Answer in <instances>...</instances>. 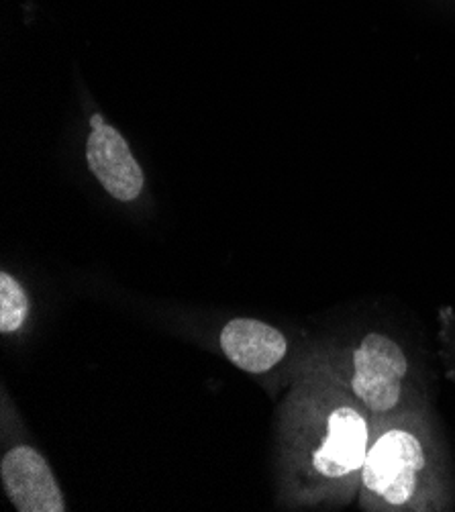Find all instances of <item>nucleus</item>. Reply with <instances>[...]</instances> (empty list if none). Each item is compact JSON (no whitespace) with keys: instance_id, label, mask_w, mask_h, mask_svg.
<instances>
[{"instance_id":"1","label":"nucleus","mask_w":455,"mask_h":512,"mask_svg":"<svg viewBox=\"0 0 455 512\" xmlns=\"http://www.w3.org/2000/svg\"><path fill=\"white\" fill-rule=\"evenodd\" d=\"M423 468L425 453L419 439L407 431L394 429L382 435L368 453L364 484L384 502L400 506L413 498Z\"/></svg>"},{"instance_id":"2","label":"nucleus","mask_w":455,"mask_h":512,"mask_svg":"<svg viewBox=\"0 0 455 512\" xmlns=\"http://www.w3.org/2000/svg\"><path fill=\"white\" fill-rule=\"evenodd\" d=\"M409 364L402 349L388 337L370 333L353 353L351 388L376 413H388L400 400V384Z\"/></svg>"},{"instance_id":"3","label":"nucleus","mask_w":455,"mask_h":512,"mask_svg":"<svg viewBox=\"0 0 455 512\" xmlns=\"http://www.w3.org/2000/svg\"><path fill=\"white\" fill-rule=\"evenodd\" d=\"M5 492L21 512H64L62 490L45 457L29 445L13 447L0 464Z\"/></svg>"},{"instance_id":"4","label":"nucleus","mask_w":455,"mask_h":512,"mask_svg":"<svg viewBox=\"0 0 455 512\" xmlns=\"http://www.w3.org/2000/svg\"><path fill=\"white\" fill-rule=\"evenodd\" d=\"M92 133L86 143V160L90 172L105 190L121 200L131 202L143 190V172L123 135L107 125L100 115L90 119Z\"/></svg>"},{"instance_id":"5","label":"nucleus","mask_w":455,"mask_h":512,"mask_svg":"<svg viewBox=\"0 0 455 512\" xmlns=\"http://www.w3.org/2000/svg\"><path fill=\"white\" fill-rule=\"evenodd\" d=\"M327 437L315 451L313 464L327 478H341L356 472L368 457V427L353 408H337L327 421Z\"/></svg>"},{"instance_id":"6","label":"nucleus","mask_w":455,"mask_h":512,"mask_svg":"<svg viewBox=\"0 0 455 512\" xmlns=\"http://www.w3.org/2000/svg\"><path fill=\"white\" fill-rule=\"evenodd\" d=\"M221 347L229 362L249 374L272 370L286 355V337L256 319H235L221 331Z\"/></svg>"},{"instance_id":"7","label":"nucleus","mask_w":455,"mask_h":512,"mask_svg":"<svg viewBox=\"0 0 455 512\" xmlns=\"http://www.w3.org/2000/svg\"><path fill=\"white\" fill-rule=\"evenodd\" d=\"M29 315V298L23 286L9 276L0 274V333H13L21 329Z\"/></svg>"}]
</instances>
